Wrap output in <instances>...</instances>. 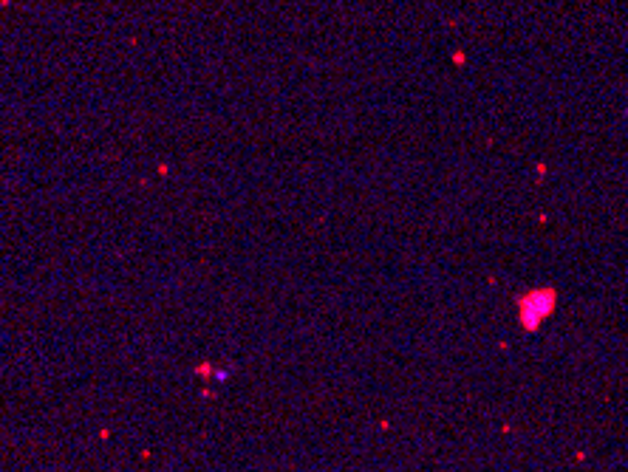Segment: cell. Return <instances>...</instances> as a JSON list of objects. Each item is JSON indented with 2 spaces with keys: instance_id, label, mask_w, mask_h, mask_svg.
Instances as JSON below:
<instances>
[{
  "instance_id": "obj_1",
  "label": "cell",
  "mask_w": 628,
  "mask_h": 472,
  "mask_svg": "<svg viewBox=\"0 0 628 472\" xmlns=\"http://www.w3.org/2000/svg\"><path fill=\"white\" fill-rule=\"evenodd\" d=\"M555 305H557L555 288H535V291H529L527 297H521L518 317H521V323H524V328L535 331L546 317H549L552 311H555Z\"/></svg>"
}]
</instances>
